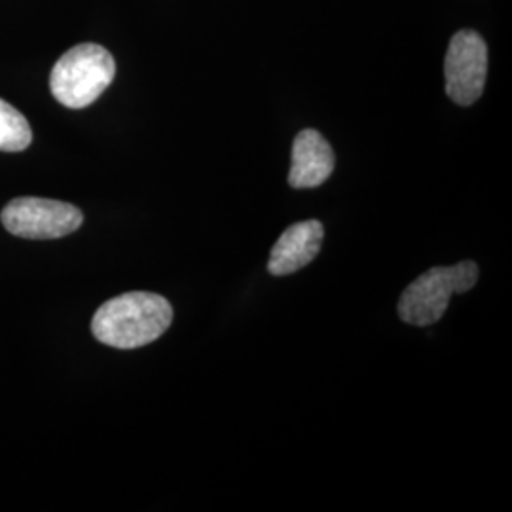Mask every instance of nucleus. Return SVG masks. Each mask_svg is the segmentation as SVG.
Segmentation results:
<instances>
[{"instance_id":"nucleus-1","label":"nucleus","mask_w":512,"mask_h":512,"mask_svg":"<svg viewBox=\"0 0 512 512\" xmlns=\"http://www.w3.org/2000/svg\"><path fill=\"white\" fill-rule=\"evenodd\" d=\"M171 321L173 308L164 296L137 291L120 294L95 311L92 332L110 348H143L156 342Z\"/></svg>"},{"instance_id":"nucleus-2","label":"nucleus","mask_w":512,"mask_h":512,"mask_svg":"<svg viewBox=\"0 0 512 512\" xmlns=\"http://www.w3.org/2000/svg\"><path fill=\"white\" fill-rule=\"evenodd\" d=\"M116 63L99 44H78L59 57L50 76V90L67 109H86L114 80Z\"/></svg>"},{"instance_id":"nucleus-3","label":"nucleus","mask_w":512,"mask_h":512,"mask_svg":"<svg viewBox=\"0 0 512 512\" xmlns=\"http://www.w3.org/2000/svg\"><path fill=\"white\" fill-rule=\"evenodd\" d=\"M478 281V266L471 260L439 266L412 281L399 300V315L414 327H429L442 319L454 294L471 291Z\"/></svg>"},{"instance_id":"nucleus-4","label":"nucleus","mask_w":512,"mask_h":512,"mask_svg":"<svg viewBox=\"0 0 512 512\" xmlns=\"http://www.w3.org/2000/svg\"><path fill=\"white\" fill-rule=\"evenodd\" d=\"M82 222L84 215L78 207L46 198H16L2 211L4 228L25 239L65 238Z\"/></svg>"},{"instance_id":"nucleus-5","label":"nucleus","mask_w":512,"mask_h":512,"mask_svg":"<svg viewBox=\"0 0 512 512\" xmlns=\"http://www.w3.org/2000/svg\"><path fill=\"white\" fill-rule=\"evenodd\" d=\"M488 74V48L475 31H459L450 40L444 61L446 93L461 107L480 99Z\"/></svg>"},{"instance_id":"nucleus-6","label":"nucleus","mask_w":512,"mask_h":512,"mask_svg":"<svg viewBox=\"0 0 512 512\" xmlns=\"http://www.w3.org/2000/svg\"><path fill=\"white\" fill-rule=\"evenodd\" d=\"M323 238L325 228L319 220H304L293 224L277 239L268 262V272L281 277L306 268L319 255Z\"/></svg>"},{"instance_id":"nucleus-7","label":"nucleus","mask_w":512,"mask_h":512,"mask_svg":"<svg viewBox=\"0 0 512 512\" xmlns=\"http://www.w3.org/2000/svg\"><path fill=\"white\" fill-rule=\"evenodd\" d=\"M332 171L334 152L327 139L315 129L300 131L294 139L289 184L293 188H315L325 183Z\"/></svg>"},{"instance_id":"nucleus-8","label":"nucleus","mask_w":512,"mask_h":512,"mask_svg":"<svg viewBox=\"0 0 512 512\" xmlns=\"http://www.w3.org/2000/svg\"><path fill=\"white\" fill-rule=\"evenodd\" d=\"M33 131L16 107L0 99V150L21 152L31 145Z\"/></svg>"}]
</instances>
